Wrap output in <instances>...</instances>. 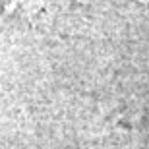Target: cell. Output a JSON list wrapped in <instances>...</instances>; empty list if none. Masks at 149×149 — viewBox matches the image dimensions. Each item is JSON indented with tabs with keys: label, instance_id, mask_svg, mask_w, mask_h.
<instances>
[{
	"label": "cell",
	"instance_id": "1",
	"mask_svg": "<svg viewBox=\"0 0 149 149\" xmlns=\"http://www.w3.org/2000/svg\"><path fill=\"white\" fill-rule=\"evenodd\" d=\"M0 8L6 14L31 17L43 10V0H0Z\"/></svg>",
	"mask_w": 149,
	"mask_h": 149
}]
</instances>
